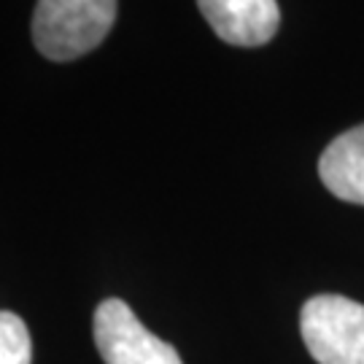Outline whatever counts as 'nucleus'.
Returning a JSON list of instances; mask_svg holds the SVG:
<instances>
[{
  "label": "nucleus",
  "instance_id": "f257e3e1",
  "mask_svg": "<svg viewBox=\"0 0 364 364\" xmlns=\"http://www.w3.org/2000/svg\"><path fill=\"white\" fill-rule=\"evenodd\" d=\"M119 0H38L33 43L46 60L70 63L97 49L117 22Z\"/></svg>",
  "mask_w": 364,
  "mask_h": 364
},
{
  "label": "nucleus",
  "instance_id": "f03ea898",
  "mask_svg": "<svg viewBox=\"0 0 364 364\" xmlns=\"http://www.w3.org/2000/svg\"><path fill=\"white\" fill-rule=\"evenodd\" d=\"M302 340L318 364H364V305L318 294L302 305Z\"/></svg>",
  "mask_w": 364,
  "mask_h": 364
},
{
  "label": "nucleus",
  "instance_id": "7ed1b4c3",
  "mask_svg": "<svg viewBox=\"0 0 364 364\" xmlns=\"http://www.w3.org/2000/svg\"><path fill=\"white\" fill-rule=\"evenodd\" d=\"M95 346L105 364H183L168 340L151 335L130 305L117 297L95 311Z\"/></svg>",
  "mask_w": 364,
  "mask_h": 364
},
{
  "label": "nucleus",
  "instance_id": "20e7f679",
  "mask_svg": "<svg viewBox=\"0 0 364 364\" xmlns=\"http://www.w3.org/2000/svg\"><path fill=\"white\" fill-rule=\"evenodd\" d=\"M197 6L213 33L232 46H264L281 25L275 0H197Z\"/></svg>",
  "mask_w": 364,
  "mask_h": 364
},
{
  "label": "nucleus",
  "instance_id": "39448f33",
  "mask_svg": "<svg viewBox=\"0 0 364 364\" xmlns=\"http://www.w3.org/2000/svg\"><path fill=\"white\" fill-rule=\"evenodd\" d=\"M318 176L335 197L364 205V124L338 135L318 159Z\"/></svg>",
  "mask_w": 364,
  "mask_h": 364
},
{
  "label": "nucleus",
  "instance_id": "423d86ee",
  "mask_svg": "<svg viewBox=\"0 0 364 364\" xmlns=\"http://www.w3.org/2000/svg\"><path fill=\"white\" fill-rule=\"evenodd\" d=\"M33 343L27 324L16 313L0 311V364H30Z\"/></svg>",
  "mask_w": 364,
  "mask_h": 364
}]
</instances>
